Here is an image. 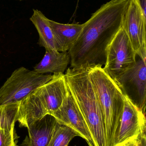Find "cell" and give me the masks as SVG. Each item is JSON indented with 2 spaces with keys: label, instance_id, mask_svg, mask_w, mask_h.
I'll use <instances>...</instances> for the list:
<instances>
[{
  "label": "cell",
  "instance_id": "6da1fadb",
  "mask_svg": "<svg viewBox=\"0 0 146 146\" xmlns=\"http://www.w3.org/2000/svg\"><path fill=\"white\" fill-rule=\"evenodd\" d=\"M129 0H111L84 23L76 42L68 51L71 68H89L105 64L110 44L121 27Z\"/></svg>",
  "mask_w": 146,
  "mask_h": 146
},
{
  "label": "cell",
  "instance_id": "7a4b0ae2",
  "mask_svg": "<svg viewBox=\"0 0 146 146\" xmlns=\"http://www.w3.org/2000/svg\"><path fill=\"white\" fill-rule=\"evenodd\" d=\"M89 68H69L67 85L83 115L95 146H107L103 117L88 77Z\"/></svg>",
  "mask_w": 146,
  "mask_h": 146
},
{
  "label": "cell",
  "instance_id": "3957f363",
  "mask_svg": "<svg viewBox=\"0 0 146 146\" xmlns=\"http://www.w3.org/2000/svg\"><path fill=\"white\" fill-rule=\"evenodd\" d=\"M67 90L65 74H53L51 80L20 102L17 118L20 127L27 128L45 115H52L61 107Z\"/></svg>",
  "mask_w": 146,
  "mask_h": 146
},
{
  "label": "cell",
  "instance_id": "277c9868",
  "mask_svg": "<svg viewBox=\"0 0 146 146\" xmlns=\"http://www.w3.org/2000/svg\"><path fill=\"white\" fill-rule=\"evenodd\" d=\"M88 76L103 117L107 145L112 146L123 112L125 97L102 67L89 68Z\"/></svg>",
  "mask_w": 146,
  "mask_h": 146
},
{
  "label": "cell",
  "instance_id": "5b68a950",
  "mask_svg": "<svg viewBox=\"0 0 146 146\" xmlns=\"http://www.w3.org/2000/svg\"><path fill=\"white\" fill-rule=\"evenodd\" d=\"M53 77V74H38L24 67L15 69L0 88V106L21 102Z\"/></svg>",
  "mask_w": 146,
  "mask_h": 146
},
{
  "label": "cell",
  "instance_id": "8992f818",
  "mask_svg": "<svg viewBox=\"0 0 146 146\" xmlns=\"http://www.w3.org/2000/svg\"><path fill=\"white\" fill-rule=\"evenodd\" d=\"M136 55L127 33L121 27L109 45L103 69L115 81L135 64Z\"/></svg>",
  "mask_w": 146,
  "mask_h": 146
},
{
  "label": "cell",
  "instance_id": "52a82bcc",
  "mask_svg": "<svg viewBox=\"0 0 146 146\" xmlns=\"http://www.w3.org/2000/svg\"><path fill=\"white\" fill-rule=\"evenodd\" d=\"M146 14L139 0H129L121 25L136 54L145 61L146 58Z\"/></svg>",
  "mask_w": 146,
  "mask_h": 146
},
{
  "label": "cell",
  "instance_id": "ba28073f",
  "mask_svg": "<svg viewBox=\"0 0 146 146\" xmlns=\"http://www.w3.org/2000/svg\"><path fill=\"white\" fill-rule=\"evenodd\" d=\"M123 93L140 110L145 113L146 61H136L131 68L115 81Z\"/></svg>",
  "mask_w": 146,
  "mask_h": 146
},
{
  "label": "cell",
  "instance_id": "9c48e42d",
  "mask_svg": "<svg viewBox=\"0 0 146 146\" xmlns=\"http://www.w3.org/2000/svg\"><path fill=\"white\" fill-rule=\"evenodd\" d=\"M124 108L112 146H123L146 133L145 113L124 95Z\"/></svg>",
  "mask_w": 146,
  "mask_h": 146
},
{
  "label": "cell",
  "instance_id": "30bf717a",
  "mask_svg": "<svg viewBox=\"0 0 146 146\" xmlns=\"http://www.w3.org/2000/svg\"><path fill=\"white\" fill-rule=\"evenodd\" d=\"M53 116L58 123L75 131L89 146H95L85 118L68 86L67 92L61 106Z\"/></svg>",
  "mask_w": 146,
  "mask_h": 146
},
{
  "label": "cell",
  "instance_id": "8fae6325",
  "mask_svg": "<svg viewBox=\"0 0 146 146\" xmlns=\"http://www.w3.org/2000/svg\"><path fill=\"white\" fill-rule=\"evenodd\" d=\"M57 121L51 115H45L27 128L28 135L22 146H48Z\"/></svg>",
  "mask_w": 146,
  "mask_h": 146
},
{
  "label": "cell",
  "instance_id": "7c38bea8",
  "mask_svg": "<svg viewBox=\"0 0 146 146\" xmlns=\"http://www.w3.org/2000/svg\"><path fill=\"white\" fill-rule=\"evenodd\" d=\"M58 52L68 51L78 39L84 24H61L49 19Z\"/></svg>",
  "mask_w": 146,
  "mask_h": 146
},
{
  "label": "cell",
  "instance_id": "4fadbf2b",
  "mask_svg": "<svg viewBox=\"0 0 146 146\" xmlns=\"http://www.w3.org/2000/svg\"><path fill=\"white\" fill-rule=\"evenodd\" d=\"M69 62L70 57L67 52L45 50L43 58L34 67L33 71L42 74H63Z\"/></svg>",
  "mask_w": 146,
  "mask_h": 146
},
{
  "label": "cell",
  "instance_id": "5bb4252c",
  "mask_svg": "<svg viewBox=\"0 0 146 146\" xmlns=\"http://www.w3.org/2000/svg\"><path fill=\"white\" fill-rule=\"evenodd\" d=\"M30 20L39 35V45L44 47L45 50L57 51L54 35L49 24V19L40 10L33 9V14Z\"/></svg>",
  "mask_w": 146,
  "mask_h": 146
},
{
  "label": "cell",
  "instance_id": "9a60e30c",
  "mask_svg": "<svg viewBox=\"0 0 146 146\" xmlns=\"http://www.w3.org/2000/svg\"><path fill=\"white\" fill-rule=\"evenodd\" d=\"M20 102L0 106V129H14Z\"/></svg>",
  "mask_w": 146,
  "mask_h": 146
},
{
  "label": "cell",
  "instance_id": "2e32d148",
  "mask_svg": "<svg viewBox=\"0 0 146 146\" xmlns=\"http://www.w3.org/2000/svg\"><path fill=\"white\" fill-rule=\"evenodd\" d=\"M76 136L79 135L75 131L57 122L48 146H68L69 142Z\"/></svg>",
  "mask_w": 146,
  "mask_h": 146
},
{
  "label": "cell",
  "instance_id": "e0dca14e",
  "mask_svg": "<svg viewBox=\"0 0 146 146\" xmlns=\"http://www.w3.org/2000/svg\"><path fill=\"white\" fill-rule=\"evenodd\" d=\"M18 136L15 129H0V146H18Z\"/></svg>",
  "mask_w": 146,
  "mask_h": 146
},
{
  "label": "cell",
  "instance_id": "ac0fdd59",
  "mask_svg": "<svg viewBox=\"0 0 146 146\" xmlns=\"http://www.w3.org/2000/svg\"><path fill=\"white\" fill-rule=\"evenodd\" d=\"M146 133H143L139 136L138 146H146Z\"/></svg>",
  "mask_w": 146,
  "mask_h": 146
},
{
  "label": "cell",
  "instance_id": "d6986e66",
  "mask_svg": "<svg viewBox=\"0 0 146 146\" xmlns=\"http://www.w3.org/2000/svg\"><path fill=\"white\" fill-rule=\"evenodd\" d=\"M138 138L134 140L128 142L127 144H125L123 146H138Z\"/></svg>",
  "mask_w": 146,
  "mask_h": 146
},
{
  "label": "cell",
  "instance_id": "ffe728a7",
  "mask_svg": "<svg viewBox=\"0 0 146 146\" xmlns=\"http://www.w3.org/2000/svg\"><path fill=\"white\" fill-rule=\"evenodd\" d=\"M140 2L141 5L144 10V12L146 13V0H139Z\"/></svg>",
  "mask_w": 146,
  "mask_h": 146
},
{
  "label": "cell",
  "instance_id": "44dd1931",
  "mask_svg": "<svg viewBox=\"0 0 146 146\" xmlns=\"http://www.w3.org/2000/svg\"><path fill=\"white\" fill-rule=\"evenodd\" d=\"M16 1H24V0H16Z\"/></svg>",
  "mask_w": 146,
  "mask_h": 146
}]
</instances>
